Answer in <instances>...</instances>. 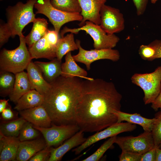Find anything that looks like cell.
Instances as JSON below:
<instances>
[{"instance_id": "74e56055", "label": "cell", "mask_w": 161, "mask_h": 161, "mask_svg": "<svg viewBox=\"0 0 161 161\" xmlns=\"http://www.w3.org/2000/svg\"><path fill=\"white\" fill-rule=\"evenodd\" d=\"M138 16L143 15L145 11L148 0H132Z\"/></svg>"}, {"instance_id": "603a6c76", "label": "cell", "mask_w": 161, "mask_h": 161, "mask_svg": "<svg viewBox=\"0 0 161 161\" xmlns=\"http://www.w3.org/2000/svg\"><path fill=\"white\" fill-rule=\"evenodd\" d=\"M44 96L35 89H32L22 95L17 101L14 109L19 111L42 105Z\"/></svg>"}, {"instance_id": "52a82bcc", "label": "cell", "mask_w": 161, "mask_h": 161, "mask_svg": "<svg viewBox=\"0 0 161 161\" xmlns=\"http://www.w3.org/2000/svg\"><path fill=\"white\" fill-rule=\"evenodd\" d=\"M50 0H38L34 5L36 13L42 14L47 16L53 25L55 30L59 34L61 27L69 22H80L83 16L80 13H68L58 10L52 6Z\"/></svg>"}, {"instance_id": "1f68e13d", "label": "cell", "mask_w": 161, "mask_h": 161, "mask_svg": "<svg viewBox=\"0 0 161 161\" xmlns=\"http://www.w3.org/2000/svg\"><path fill=\"white\" fill-rule=\"evenodd\" d=\"M155 120L153 124L151 133L155 146L157 147L161 141V110L156 113Z\"/></svg>"}, {"instance_id": "8d00e7d4", "label": "cell", "mask_w": 161, "mask_h": 161, "mask_svg": "<svg viewBox=\"0 0 161 161\" xmlns=\"http://www.w3.org/2000/svg\"><path fill=\"white\" fill-rule=\"evenodd\" d=\"M44 36L47 41L52 46L56 47L59 39L58 33L55 30H48Z\"/></svg>"}, {"instance_id": "e575fe53", "label": "cell", "mask_w": 161, "mask_h": 161, "mask_svg": "<svg viewBox=\"0 0 161 161\" xmlns=\"http://www.w3.org/2000/svg\"><path fill=\"white\" fill-rule=\"evenodd\" d=\"M11 36L10 30L7 23H0V47H1L7 42Z\"/></svg>"}, {"instance_id": "9a60e30c", "label": "cell", "mask_w": 161, "mask_h": 161, "mask_svg": "<svg viewBox=\"0 0 161 161\" xmlns=\"http://www.w3.org/2000/svg\"><path fill=\"white\" fill-rule=\"evenodd\" d=\"M83 132L79 130L67 139L64 143L56 148H51L48 161L60 160L64 154L71 149L82 144L86 140Z\"/></svg>"}, {"instance_id": "30bf717a", "label": "cell", "mask_w": 161, "mask_h": 161, "mask_svg": "<svg viewBox=\"0 0 161 161\" xmlns=\"http://www.w3.org/2000/svg\"><path fill=\"white\" fill-rule=\"evenodd\" d=\"M76 42L78 48L79 52L77 54L73 55V58L76 62L85 65L88 70H90L92 63L96 61L108 59L116 62L120 58L119 52L117 49L94 48L90 50H86L82 47L80 40L77 39Z\"/></svg>"}, {"instance_id": "ffe728a7", "label": "cell", "mask_w": 161, "mask_h": 161, "mask_svg": "<svg viewBox=\"0 0 161 161\" xmlns=\"http://www.w3.org/2000/svg\"><path fill=\"white\" fill-rule=\"evenodd\" d=\"M112 113L117 117V123L123 121L138 124L142 126L144 131L151 132L153 124L155 120L154 118L148 119L142 116L137 113L130 114L121 111L113 110Z\"/></svg>"}, {"instance_id": "4dcf8cb0", "label": "cell", "mask_w": 161, "mask_h": 161, "mask_svg": "<svg viewBox=\"0 0 161 161\" xmlns=\"http://www.w3.org/2000/svg\"><path fill=\"white\" fill-rule=\"evenodd\" d=\"M117 136L110 137L105 141L93 154L82 160V161H98L103 155L115 143Z\"/></svg>"}, {"instance_id": "f546056e", "label": "cell", "mask_w": 161, "mask_h": 161, "mask_svg": "<svg viewBox=\"0 0 161 161\" xmlns=\"http://www.w3.org/2000/svg\"><path fill=\"white\" fill-rule=\"evenodd\" d=\"M38 131L27 121L21 129L18 138L20 142L33 140L39 135Z\"/></svg>"}, {"instance_id": "cb8c5ba5", "label": "cell", "mask_w": 161, "mask_h": 161, "mask_svg": "<svg viewBox=\"0 0 161 161\" xmlns=\"http://www.w3.org/2000/svg\"><path fill=\"white\" fill-rule=\"evenodd\" d=\"M15 75L14 87L9 96L10 100L16 103L22 95L32 90V89L27 72L24 71Z\"/></svg>"}, {"instance_id": "7a4b0ae2", "label": "cell", "mask_w": 161, "mask_h": 161, "mask_svg": "<svg viewBox=\"0 0 161 161\" xmlns=\"http://www.w3.org/2000/svg\"><path fill=\"white\" fill-rule=\"evenodd\" d=\"M79 78H66L61 75L50 83V89L43 95L42 105L52 124L58 125L76 124L75 109L83 81Z\"/></svg>"}, {"instance_id": "d4e9b609", "label": "cell", "mask_w": 161, "mask_h": 161, "mask_svg": "<svg viewBox=\"0 0 161 161\" xmlns=\"http://www.w3.org/2000/svg\"><path fill=\"white\" fill-rule=\"evenodd\" d=\"M33 23V25L31 31L24 37L28 48L31 47L35 43L43 37L48 30V23L45 18H36Z\"/></svg>"}, {"instance_id": "e0dca14e", "label": "cell", "mask_w": 161, "mask_h": 161, "mask_svg": "<svg viewBox=\"0 0 161 161\" xmlns=\"http://www.w3.org/2000/svg\"><path fill=\"white\" fill-rule=\"evenodd\" d=\"M47 146L45 141L36 139L20 142L16 160L29 161L36 153Z\"/></svg>"}, {"instance_id": "b9f144b4", "label": "cell", "mask_w": 161, "mask_h": 161, "mask_svg": "<svg viewBox=\"0 0 161 161\" xmlns=\"http://www.w3.org/2000/svg\"><path fill=\"white\" fill-rule=\"evenodd\" d=\"M151 107L155 111H157L159 109L161 110V92L151 103Z\"/></svg>"}, {"instance_id": "277c9868", "label": "cell", "mask_w": 161, "mask_h": 161, "mask_svg": "<svg viewBox=\"0 0 161 161\" xmlns=\"http://www.w3.org/2000/svg\"><path fill=\"white\" fill-rule=\"evenodd\" d=\"M24 36L19 37L20 44L13 50L3 48L0 53V71L14 74L26 69L32 59L26 46Z\"/></svg>"}, {"instance_id": "4316f807", "label": "cell", "mask_w": 161, "mask_h": 161, "mask_svg": "<svg viewBox=\"0 0 161 161\" xmlns=\"http://www.w3.org/2000/svg\"><path fill=\"white\" fill-rule=\"evenodd\" d=\"M15 81V75L7 71H0V94L5 97L9 95L12 92Z\"/></svg>"}, {"instance_id": "ba28073f", "label": "cell", "mask_w": 161, "mask_h": 161, "mask_svg": "<svg viewBox=\"0 0 161 161\" xmlns=\"http://www.w3.org/2000/svg\"><path fill=\"white\" fill-rule=\"evenodd\" d=\"M115 143L122 151L141 154L155 147L151 132L144 131L135 137H117Z\"/></svg>"}, {"instance_id": "f1b7e54d", "label": "cell", "mask_w": 161, "mask_h": 161, "mask_svg": "<svg viewBox=\"0 0 161 161\" xmlns=\"http://www.w3.org/2000/svg\"><path fill=\"white\" fill-rule=\"evenodd\" d=\"M50 2L54 7L63 11L79 13L81 12L78 0H50Z\"/></svg>"}, {"instance_id": "9c48e42d", "label": "cell", "mask_w": 161, "mask_h": 161, "mask_svg": "<svg viewBox=\"0 0 161 161\" xmlns=\"http://www.w3.org/2000/svg\"><path fill=\"white\" fill-rule=\"evenodd\" d=\"M48 128L33 127L43 135L47 146L51 147L61 145L80 130L76 124L58 125L52 124Z\"/></svg>"}, {"instance_id": "bcb514c9", "label": "cell", "mask_w": 161, "mask_h": 161, "mask_svg": "<svg viewBox=\"0 0 161 161\" xmlns=\"http://www.w3.org/2000/svg\"><path fill=\"white\" fill-rule=\"evenodd\" d=\"M157 147L158 148L160 149H161V141L160 143V144H159L158 146Z\"/></svg>"}, {"instance_id": "ee69618b", "label": "cell", "mask_w": 161, "mask_h": 161, "mask_svg": "<svg viewBox=\"0 0 161 161\" xmlns=\"http://www.w3.org/2000/svg\"><path fill=\"white\" fill-rule=\"evenodd\" d=\"M156 152V161H161V149L157 147Z\"/></svg>"}, {"instance_id": "44dd1931", "label": "cell", "mask_w": 161, "mask_h": 161, "mask_svg": "<svg viewBox=\"0 0 161 161\" xmlns=\"http://www.w3.org/2000/svg\"><path fill=\"white\" fill-rule=\"evenodd\" d=\"M34 63L41 71L45 79L49 83L61 75V61L57 58L48 62L36 61Z\"/></svg>"}, {"instance_id": "d590c367", "label": "cell", "mask_w": 161, "mask_h": 161, "mask_svg": "<svg viewBox=\"0 0 161 161\" xmlns=\"http://www.w3.org/2000/svg\"><path fill=\"white\" fill-rule=\"evenodd\" d=\"M142 154L124 151L119 157L120 161H140Z\"/></svg>"}, {"instance_id": "6da1fadb", "label": "cell", "mask_w": 161, "mask_h": 161, "mask_svg": "<svg viewBox=\"0 0 161 161\" xmlns=\"http://www.w3.org/2000/svg\"><path fill=\"white\" fill-rule=\"evenodd\" d=\"M122 98L112 82L98 78L83 80L75 114L80 130L97 132L117 123L112 111H120Z\"/></svg>"}, {"instance_id": "7402d4cb", "label": "cell", "mask_w": 161, "mask_h": 161, "mask_svg": "<svg viewBox=\"0 0 161 161\" xmlns=\"http://www.w3.org/2000/svg\"><path fill=\"white\" fill-rule=\"evenodd\" d=\"M61 76L66 78L78 77L85 79L90 78L87 77V72L80 66L73 58L71 52L67 53L65 62L61 64Z\"/></svg>"}, {"instance_id": "7bdbcfd3", "label": "cell", "mask_w": 161, "mask_h": 161, "mask_svg": "<svg viewBox=\"0 0 161 161\" xmlns=\"http://www.w3.org/2000/svg\"><path fill=\"white\" fill-rule=\"evenodd\" d=\"M9 100H6L5 99H1L0 100V113L6 109L8 105V101Z\"/></svg>"}, {"instance_id": "ac0fdd59", "label": "cell", "mask_w": 161, "mask_h": 161, "mask_svg": "<svg viewBox=\"0 0 161 161\" xmlns=\"http://www.w3.org/2000/svg\"><path fill=\"white\" fill-rule=\"evenodd\" d=\"M26 69L32 89L36 90L43 95L47 93L50 88V84L45 79L36 65L31 61Z\"/></svg>"}, {"instance_id": "d6a6232c", "label": "cell", "mask_w": 161, "mask_h": 161, "mask_svg": "<svg viewBox=\"0 0 161 161\" xmlns=\"http://www.w3.org/2000/svg\"><path fill=\"white\" fill-rule=\"evenodd\" d=\"M138 52L140 57L142 59L148 61L153 60L155 50L149 44L147 45H141Z\"/></svg>"}, {"instance_id": "c3c4849f", "label": "cell", "mask_w": 161, "mask_h": 161, "mask_svg": "<svg viewBox=\"0 0 161 161\" xmlns=\"http://www.w3.org/2000/svg\"></svg>"}, {"instance_id": "60d3db41", "label": "cell", "mask_w": 161, "mask_h": 161, "mask_svg": "<svg viewBox=\"0 0 161 161\" xmlns=\"http://www.w3.org/2000/svg\"><path fill=\"white\" fill-rule=\"evenodd\" d=\"M1 115L2 119L5 120H11L14 116L10 108L8 106L1 112Z\"/></svg>"}, {"instance_id": "8fae6325", "label": "cell", "mask_w": 161, "mask_h": 161, "mask_svg": "<svg viewBox=\"0 0 161 161\" xmlns=\"http://www.w3.org/2000/svg\"><path fill=\"white\" fill-rule=\"evenodd\" d=\"M136 128V124L128 122L115 123L89 137L82 144L73 149L72 151L75 152V154H78L99 141L117 136L122 132L133 131Z\"/></svg>"}, {"instance_id": "2e32d148", "label": "cell", "mask_w": 161, "mask_h": 161, "mask_svg": "<svg viewBox=\"0 0 161 161\" xmlns=\"http://www.w3.org/2000/svg\"><path fill=\"white\" fill-rule=\"evenodd\" d=\"M20 142L18 137L6 136L0 132V161L16 160Z\"/></svg>"}, {"instance_id": "5b68a950", "label": "cell", "mask_w": 161, "mask_h": 161, "mask_svg": "<svg viewBox=\"0 0 161 161\" xmlns=\"http://www.w3.org/2000/svg\"><path fill=\"white\" fill-rule=\"evenodd\" d=\"M84 31L89 34L94 41L93 46L96 49H113L120 41V38L114 34H107L100 25L96 24L89 21H86L84 25L79 28H69L64 27L60 33L61 37L68 32L77 34L80 31Z\"/></svg>"}, {"instance_id": "8992f818", "label": "cell", "mask_w": 161, "mask_h": 161, "mask_svg": "<svg viewBox=\"0 0 161 161\" xmlns=\"http://www.w3.org/2000/svg\"><path fill=\"white\" fill-rule=\"evenodd\" d=\"M131 79L133 83L143 90L145 104L151 103L161 92V66L151 73H135Z\"/></svg>"}, {"instance_id": "7c38bea8", "label": "cell", "mask_w": 161, "mask_h": 161, "mask_svg": "<svg viewBox=\"0 0 161 161\" xmlns=\"http://www.w3.org/2000/svg\"><path fill=\"white\" fill-rule=\"evenodd\" d=\"M100 16V25L107 34H114L124 30V18L118 9L104 4L101 8Z\"/></svg>"}, {"instance_id": "3957f363", "label": "cell", "mask_w": 161, "mask_h": 161, "mask_svg": "<svg viewBox=\"0 0 161 161\" xmlns=\"http://www.w3.org/2000/svg\"><path fill=\"white\" fill-rule=\"evenodd\" d=\"M37 1L28 0L25 3L19 1L13 6H8L6 9V23L11 37L24 36L22 32L24 28L28 24L33 22L36 18L33 8Z\"/></svg>"}, {"instance_id": "7dc6e473", "label": "cell", "mask_w": 161, "mask_h": 161, "mask_svg": "<svg viewBox=\"0 0 161 161\" xmlns=\"http://www.w3.org/2000/svg\"><path fill=\"white\" fill-rule=\"evenodd\" d=\"M3 0H0L1 1H2Z\"/></svg>"}, {"instance_id": "83f0119b", "label": "cell", "mask_w": 161, "mask_h": 161, "mask_svg": "<svg viewBox=\"0 0 161 161\" xmlns=\"http://www.w3.org/2000/svg\"><path fill=\"white\" fill-rule=\"evenodd\" d=\"M27 121L23 118L1 124L0 132L7 136L18 137L20 131Z\"/></svg>"}, {"instance_id": "ab89813d", "label": "cell", "mask_w": 161, "mask_h": 161, "mask_svg": "<svg viewBox=\"0 0 161 161\" xmlns=\"http://www.w3.org/2000/svg\"><path fill=\"white\" fill-rule=\"evenodd\" d=\"M149 44L155 50V54L153 60L161 58V40H156L151 42Z\"/></svg>"}, {"instance_id": "4fadbf2b", "label": "cell", "mask_w": 161, "mask_h": 161, "mask_svg": "<svg viewBox=\"0 0 161 161\" xmlns=\"http://www.w3.org/2000/svg\"><path fill=\"white\" fill-rule=\"evenodd\" d=\"M78 0L81 9L80 14L83 18L78 26L80 27L83 26L87 21L100 25V11L106 0Z\"/></svg>"}, {"instance_id": "5bb4252c", "label": "cell", "mask_w": 161, "mask_h": 161, "mask_svg": "<svg viewBox=\"0 0 161 161\" xmlns=\"http://www.w3.org/2000/svg\"><path fill=\"white\" fill-rule=\"evenodd\" d=\"M19 112L22 118L34 126L43 128L51 126L50 118L42 105Z\"/></svg>"}, {"instance_id": "f35d334b", "label": "cell", "mask_w": 161, "mask_h": 161, "mask_svg": "<svg viewBox=\"0 0 161 161\" xmlns=\"http://www.w3.org/2000/svg\"><path fill=\"white\" fill-rule=\"evenodd\" d=\"M156 148L154 147L143 154L140 161H156Z\"/></svg>"}, {"instance_id": "484cf974", "label": "cell", "mask_w": 161, "mask_h": 161, "mask_svg": "<svg viewBox=\"0 0 161 161\" xmlns=\"http://www.w3.org/2000/svg\"><path fill=\"white\" fill-rule=\"evenodd\" d=\"M78 49L74 34L70 33L59 39L56 47V58L61 61L63 57L68 52Z\"/></svg>"}, {"instance_id": "836d02e7", "label": "cell", "mask_w": 161, "mask_h": 161, "mask_svg": "<svg viewBox=\"0 0 161 161\" xmlns=\"http://www.w3.org/2000/svg\"><path fill=\"white\" fill-rule=\"evenodd\" d=\"M51 148V147L47 146L45 148L36 153L29 159V161H48L50 157Z\"/></svg>"}, {"instance_id": "f6af8a7d", "label": "cell", "mask_w": 161, "mask_h": 161, "mask_svg": "<svg viewBox=\"0 0 161 161\" xmlns=\"http://www.w3.org/2000/svg\"><path fill=\"white\" fill-rule=\"evenodd\" d=\"M158 0H150L151 3L152 4H154Z\"/></svg>"}, {"instance_id": "d6986e66", "label": "cell", "mask_w": 161, "mask_h": 161, "mask_svg": "<svg viewBox=\"0 0 161 161\" xmlns=\"http://www.w3.org/2000/svg\"><path fill=\"white\" fill-rule=\"evenodd\" d=\"M28 50L32 59L45 58L51 60L56 58V47L49 44L44 36Z\"/></svg>"}]
</instances>
